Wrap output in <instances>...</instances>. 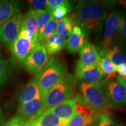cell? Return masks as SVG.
Masks as SVG:
<instances>
[{
	"mask_svg": "<svg viewBox=\"0 0 126 126\" xmlns=\"http://www.w3.org/2000/svg\"><path fill=\"white\" fill-rule=\"evenodd\" d=\"M72 16L88 35L101 31L107 12L102 3L93 1L91 4L75 9Z\"/></svg>",
	"mask_w": 126,
	"mask_h": 126,
	"instance_id": "1",
	"label": "cell"
},
{
	"mask_svg": "<svg viewBox=\"0 0 126 126\" xmlns=\"http://www.w3.org/2000/svg\"><path fill=\"white\" fill-rule=\"evenodd\" d=\"M67 66L62 59L52 57L48 60L43 68L34 77L42 99L63 77L67 75Z\"/></svg>",
	"mask_w": 126,
	"mask_h": 126,
	"instance_id": "2",
	"label": "cell"
},
{
	"mask_svg": "<svg viewBox=\"0 0 126 126\" xmlns=\"http://www.w3.org/2000/svg\"><path fill=\"white\" fill-rule=\"evenodd\" d=\"M76 78L71 74L63 77L43 97L45 111L72 99L75 94Z\"/></svg>",
	"mask_w": 126,
	"mask_h": 126,
	"instance_id": "3",
	"label": "cell"
},
{
	"mask_svg": "<svg viewBox=\"0 0 126 126\" xmlns=\"http://www.w3.org/2000/svg\"><path fill=\"white\" fill-rule=\"evenodd\" d=\"M105 81L97 83L81 82L79 85L82 98L99 116L109 114L111 108L104 91Z\"/></svg>",
	"mask_w": 126,
	"mask_h": 126,
	"instance_id": "4",
	"label": "cell"
},
{
	"mask_svg": "<svg viewBox=\"0 0 126 126\" xmlns=\"http://www.w3.org/2000/svg\"><path fill=\"white\" fill-rule=\"evenodd\" d=\"M105 22V30L101 48L100 50L97 49L99 53L109 49L119 39L120 11H114L110 12L106 17Z\"/></svg>",
	"mask_w": 126,
	"mask_h": 126,
	"instance_id": "5",
	"label": "cell"
},
{
	"mask_svg": "<svg viewBox=\"0 0 126 126\" xmlns=\"http://www.w3.org/2000/svg\"><path fill=\"white\" fill-rule=\"evenodd\" d=\"M23 16L24 15L20 12L0 25V43L6 45L9 48L11 46L19 34Z\"/></svg>",
	"mask_w": 126,
	"mask_h": 126,
	"instance_id": "6",
	"label": "cell"
},
{
	"mask_svg": "<svg viewBox=\"0 0 126 126\" xmlns=\"http://www.w3.org/2000/svg\"><path fill=\"white\" fill-rule=\"evenodd\" d=\"M77 112L65 126H89L98 121L99 115L80 96L77 99Z\"/></svg>",
	"mask_w": 126,
	"mask_h": 126,
	"instance_id": "7",
	"label": "cell"
},
{
	"mask_svg": "<svg viewBox=\"0 0 126 126\" xmlns=\"http://www.w3.org/2000/svg\"><path fill=\"white\" fill-rule=\"evenodd\" d=\"M48 61V56L43 45L39 44L30 53L22 63L23 67L29 73L37 75Z\"/></svg>",
	"mask_w": 126,
	"mask_h": 126,
	"instance_id": "8",
	"label": "cell"
},
{
	"mask_svg": "<svg viewBox=\"0 0 126 126\" xmlns=\"http://www.w3.org/2000/svg\"><path fill=\"white\" fill-rule=\"evenodd\" d=\"M103 89L110 106L122 108L125 105L126 89L116 80H106Z\"/></svg>",
	"mask_w": 126,
	"mask_h": 126,
	"instance_id": "9",
	"label": "cell"
},
{
	"mask_svg": "<svg viewBox=\"0 0 126 126\" xmlns=\"http://www.w3.org/2000/svg\"><path fill=\"white\" fill-rule=\"evenodd\" d=\"M75 78L82 82L97 83L105 81V75L97 65H84L77 62L75 70Z\"/></svg>",
	"mask_w": 126,
	"mask_h": 126,
	"instance_id": "10",
	"label": "cell"
},
{
	"mask_svg": "<svg viewBox=\"0 0 126 126\" xmlns=\"http://www.w3.org/2000/svg\"><path fill=\"white\" fill-rule=\"evenodd\" d=\"M44 112L43 99L41 96L18 105V114L24 119L26 124L37 119Z\"/></svg>",
	"mask_w": 126,
	"mask_h": 126,
	"instance_id": "11",
	"label": "cell"
},
{
	"mask_svg": "<svg viewBox=\"0 0 126 126\" xmlns=\"http://www.w3.org/2000/svg\"><path fill=\"white\" fill-rule=\"evenodd\" d=\"M38 45L39 43L18 36V38L9 47V49L14 57L18 60L20 64H22L30 53Z\"/></svg>",
	"mask_w": 126,
	"mask_h": 126,
	"instance_id": "12",
	"label": "cell"
},
{
	"mask_svg": "<svg viewBox=\"0 0 126 126\" xmlns=\"http://www.w3.org/2000/svg\"><path fill=\"white\" fill-rule=\"evenodd\" d=\"M78 96L63 102L46 110L61 119L70 121L77 114V102Z\"/></svg>",
	"mask_w": 126,
	"mask_h": 126,
	"instance_id": "13",
	"label": "cell"
},
{
	"mask_svg": "<svg viewBox=\"0 0 126 126\" xmlns=\"http://www.w3.org/2000/svg\"><path fill=\"white\" fill-rule=\"evenodd\" d=\"M39 96H41L40 89L34 78L20 88L18 91L16 97L18 105H20L31 101Z\"/></svg>",
	"mask_w": 126,
	"mask_h": 126,
	"instance_id": "14",
	"label": "cell"
},
{
	"mask_svg": "<svg viewBox=\"0 0 126 126\" xmlns=\"http://www.w3.org/2000/svg\"><path fill=\"white\" fill-rule=\"evenodd\" d=\"M87 43V34L80 26H75L68 36L66 48L71 53H76L85 44Z\"/></svg>",
	"mask_w": 126,
	"mask_h": 126,
	"instance_id": "15",
	"label": "cell"
},
{
	"mask_svg": "<svg viewBox=\"0 0 126 126\" xmlns=\"http://www.w3.org/2000/svg\"><path fill=\"white\" fill-rule=\"evenodd\" d=\"M118 40L109 49L99 53L100 56L106 57L117 66L126 63V46Z\"/></svg>",
	"mask_w": 126,
	"mask_h": 126,
	"instance_id": "16",
	"label": "cell"
},
{
	"mask_svg": "<svg viewBox=\"0 0 126 126\" xmlns=\"http://www.w3.org/2000/svg\"><path fill=\"white\" fill-rule=\"evenodd\" d=\"M79 63L84 65H97L100 56L98 50L92 43H86L79 50Z\"/></svg>",
	"mask_w": 126,
	"mask_h": 126,
	"instance_id": "17",
	"label": "cell"
},
{
	"mask_svg": "<svg viewBox=\"0 0 126 126\" xmlns=\"http://www.w3.org/2000/svg\"><path fill=\"white\" fill-rule=\"evenodd\" d=\"M68 122L46 111L37 119L26 124V126H65Z\"/></svg>",
	"mask_w": 126,
	"mask_h": 126,
	"instance_id": "18",
	"label": "cell"
},
{
	"mask_svg": "<svg viewBox=\"0 0 126 126\" xmlns=\"http://www.w3.org/2000/svg\"><path fill=\"white\" fill-rule=\"evenodd\" d=\"M20 8L18 1L0 0V25L20 12Z\"/></svg>",
	"mask_w": 126,
	"mask_h": 126,
	"instance_id": "19",
	"label": "cell"
},
{
	"mask_svg": "<svg viewBox=\"0 0 126 126\" xmlns=\"http://www.w3.org/2000/svg\"><path fill=\"white\" fill-rule=\"evenodd\" d=\"M66 43L65 37L56 32L47 39L44 47L48 56H51L62 50L65 47Z\"/></svg>",
	"mask_w": 126,
	"mask_h": 126,
	"instance_id": "20",
	"label": "cell"
},
{
	"mask_svg": "<svg viewBox=\"0 0 126 126\" xmlns=\"http://www.w3.org/2000/svg\"><path fill=\"white\" fill-rule=\"evenodd\" d=\"M76 25V21L72 16H65L57 22V32L64 37H68Z\"/></svg>",
	"mask_w": 126,
	"mask_h": 126,
	"instance_id": "21",
	"label": "cell"
},
{
	"mask_svg": "<svg viewBox=\"0 0 126 126\" xmlns=\"http://www.w3.org/2000/svg\"><path fill=\"white\" fill-rule=\"evenodd\" d=\"M22 28L28 31L31 32L38 37L39 30L36 11L31 9L26 12V14L23 16Z\"/></svg>",
	"mask_w": 126,
	"mask_h": 126,
	"instance_id": "22",
	"label": "cell"
},
{
	"mask_svg": "<svg viewBox=\"0 0 126 126\" xmlns=\"http://www.w3.org/2000/svg\"><path fill=\"white\" fill-rule=\"evenodd\" d=\"M97 65L102 73L105 75H107L108 78L106 80L114 77L117 72V65L105 56H100Z\"/></svg>",
	"mask_w": 126,
	"mask_h": 126,
	"instance_id": "23",
	"label": "cell"
},
{
	"mask_svg": "<svg viewBox=\"0 0 126 126\" xmlns=\"http://www.w3.org/2000/svg\"><path fill=\"white\" fill-rule=\"evenodd\" d=\"M13 62L0 59V87L7 82L13 69Z\"/></svg>",
	"mask_w": 126,
	"mask_h": 126,
	"instance_id": "24",
	"label": "cell"
},
{
	"mask_svg": "<svg viewBox=\"0 0 126 126\" xmlns=\"http://www.w3.org/2000/svg\"><path fill=\"white\" fill-rule=\"evenodd\" d=\"M36 14L39 30L38 40L39 42L42 34H43L44 29H45L47 23L50 20V18H51V16L50 12L43 9L36 11Z\"/></svg>",
	"mask_w": 126,
	"mask_h": 126,
	"instance_id": "25",
	"label": "cell"
},
{
	"mask_svg": "<svg viewBox=\"0 0 126 126\" xmlns=\"http://www.w3.org/2000/svg\"><path fill=\"white\" fill-rule=\"evenodd\" d=\"M72 7H73V3L69 1H66L64 4L61 5L59 7L52 10L50 14L51 17L57 21L62 19L68 14L71 12Z\"/></svg>",
	"mask_w": 126,
	"mask_h": 126,
	"instance_id": "26",
	"label": "cell"
},
{
	"mask_svg": "<svg viewBox=\"0 0 126 126\" xmlns=\"http://www.w3.org/2000/svg\"><path fill=\"white\" fill-rule=\"evenodd\" d=\"M57 21L54 19L53 18H50V19L46 27L44 29L43 34H42V37H41L39 43L41 45H45V44L47 39L51 36L52 34L56 32V30L57 28Z\"/></svg>",
	"mask_w": 126,
	"mask_h": 126,
	"instance_id": "27",
	"label": "cell"
},
{
	"mask_svg": "<svg viewBox=\"0 0 126 126\" xmlns=\"http://www.w3.org/2000/svg\"><path fill=\"white\" fill-rule=\"evenodd\" d=\"M97 126H123L111 118L109 114L99 115Z\"/></svg>",
	"mask_w": 126,
	"mask_h": 126,
	"instance_id": "28",
	"label": "cell"
},
{
	"mask_svg": "<svg viewBox=\"0 0 126 126\" xmlns=\"http://www.w3.org/2000/svg\"><path fill=\"white\" fill-rule=\"evenodd\" d=\"M2 126H26V122L23 118L17 114Z\"/></svg>",
	"mask_w": 126,
	"mask_h": 126,
	"instance_id": "29",
	"label": "cell"
},
{
	"mask_svg": "<svg viewBox=\"0 0 126 126\" xmlns=\"http://www.w3.org/2000/svg\"><path fill=\"white\" fill-rule=\"evenodd\" d=\"M66 0H47L46 1L45 9L50 14L52 10L64 4Z\"/></svg>",
	"mask_w": 126,
	"mask_h": 126,
	"instance_id": "30",
	"label": "cell"
},
{
	"mask_svg": "<svg viewBox=\"0 0 126 126\" xmlns=\"http://www.w3.org/2000/svg\"><path fill=\"white\" fill-rule=\"evenodd\" d=\"M119 34L126 40V13L120 11V25Z\"/></svg>",
	"mask_w": 126,
	"mask_h": 126,
	"instance_id": "31",
	"label": "cell"
},
{
	"mask_svg": "<svg viewBox=\"0 0 126 126\" xmlns=\"http://www.w3.org/2000/svg\"><path fill=\"white\" fill-rule=\"evenodd\" d=\"M28 2L31 9L37 11L39 9H42L43 8L45 7L46 1L45 0H32V1H28Z\"/></svg>",
	"mask_w": 126,
	"mask_h": 126,
	"instance_id": "32",
	"label": "cell"
},
{
	"mask_svg": "<svg viewBox=\"0 0 126 126\" xmlns=\"http://www.w3.org/2000/svg\"><path fill=\"white\" fill-rule=\"evenodd\" d=\"M117 72L119 73V76L126 77V63L117 66Z\"/></svg>",
	"mask_w": 126,
	"mask_h": 126,
	"instance_id": "33",
	"label": "cell"
},
{
	"mask_svg": "<svg viewBox=\"0 0 126 126\" xmlns=\"http://www.w3.org/2000/svg\"><path fill=\"white\" fill-rule=\"evenodd\" d=\"M115 78L116 81L126 89V77H123L118 75L115 77Z\"/></svg>",
	"mask_w": 126,
	"mask_h": 126,
	"instance_id": "34",
	"label": "cell"
},
{
	"mask_svg": "<svg viewBox=\"0 0 126 126\" xmlns=\"http://www.w3.org/2000/svg\"><path fill=\"white\" fill-rule=\"evenodd\" d=\"M5 120V116L4 111L2 109V108L0 106V126H2L4 124Z\"/></svg>",
	"mask_w": 126,
	"mask_h": 126,
	"instance_id": "35",
	"label": "cell"
},
{
	"mask_svg": "<svg viewBox=\"0 0 126 126\" xmlns=\"http://www.w3.org/2000/svg\"><path fill=\"white\" fill-rule=\"evenodd\" d=\"M97 126V122L96 123H94V124H92V125L89 126Z\"/></svg>",
	"mask_w": 126,
	"mask_h": 126,
	"instance_id": "36",
	"label": "cell"
},
{
	"mask_svg": "<svg viewBox=\"0 0 126 126\" xmlns=\"http://www.w3.org/2000/svg\"><path fill=\"white\" fill-rule=\"evenodd\" d=\"M2 57V53H1V50H0V58Z\"/></svg>",
	"mask_w": 126,
	"mask_h": 126,
	"instance_id": "37",
	"label": "cell"
},
{
	"mask_svg": "<svg viewBox=\"0 0 126 126\" xmlns=\"http://www.w3.org/2000/svg\"><path fill=\"white\" fill-rule=\"evenodd\" d=\"M123 4H124V5H125V7H126V2H123Z\"/></svg>",
	"mask_w": 126,
	"mask_h": 126,
	"instance_id": "38",
	"label": "cell"
},
{
	"mask_svg": "<svg viewBox=\"0 0 126 126\" xmlns=\"http://www.w3.org/2000/svg\"><path fill=\"white\" fill-rule=\"evenodd\" d=\"M125 105H126V102H125Z\"/></svg>",
	"mask_w": 126,
	"mask_h": 126,
	"instance_id": "39",
	"label": "cell"
}]
</instances>
